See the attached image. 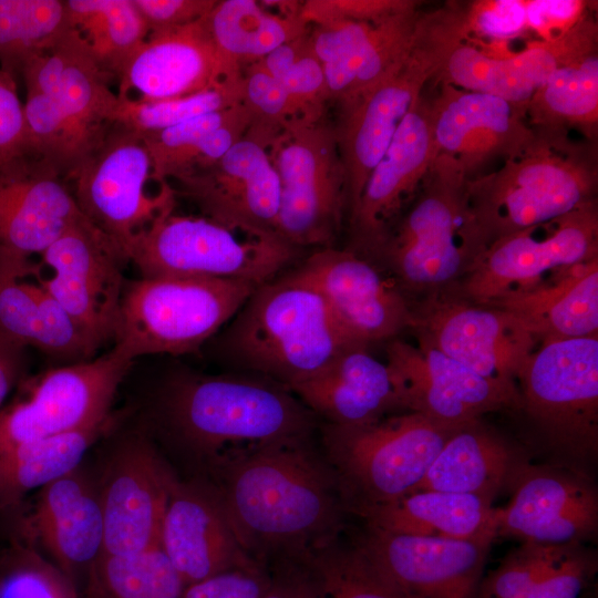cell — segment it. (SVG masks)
<instances>
[{
  "label": "cell",
  "instance_id": "obj_1",
  "mask_svg": "<svg viewBox=\"0 0 598 598\" xmlns=\"http://www.w3.org/2000/svg\"><path fill=\"white\" fill-rule=\"evenodd\" d=\"M221 468L217 489L228 518L258 563L300 561L338 539L347 509L333 470L309 439L250 448Z\"/></svg>",
  "mask_w": 598,
  "mask_h": 598
},
{
  "label": "cell",
  "instance_id": "obj_2",
  "mask_svg": "<svg viewBox=\"0 0 598 598\" xmlns=\"http://www.w3.org/2000/svg\"><path fill=\"white\" fill-rule=\"evenodd\" d=\"M156 414L192 452L228 458L270 443L309 439L317 422L292 392L271 381L189 370L166 378Z\"/></svg>",
  "mask_w": 598,
  "mask_h": 598
},
{
  "label": "cell",
  "instance_id": "obj_3",
  "mask_svg": "<svg viewBox=\"0 0 598 598\" xmlns=\"http://www.w3.org/2000/svg\"><path fill=\"white\" fill-rule=\"evenodd\" d=\"M468 179L457 161L440 154L371 259L409 298L454 289L489 245Z\"/></svg>",
  "mask_w": 598,
  "mask_h": 598
},
{
  "label": "cell",
  "instance_id": "obj_4",
  "mask_svg": "<svg viewBox=\"0 0 598 598\" xmlns=\"http://www.w3.org/2000/svg\"><path fill=\"white\" fill-rule=\"evenodd\" d=\"M230 362L286 389L353 346L321 296L291 271L259 285L216 339Z\"/></svg>",
  "mask_w": 598,
  "mask_h": 598
},
{
  "label": "cell",
  "instance_id": "obj_5",
  "mask_svg": "<svg viewBox=\"0 0 598 598\" xmlns=\"http://www.w3.org/2000/svg\"><path fill=\"white\" fill-rule=\"evenodd\" d=\"M534 130V142L522 153L467 182L470 204L489 244L595 202L592 142H575L568 132Z\"/></svg>",
  "mask_w": 598,
  "mask_h": 598
},
{
  "label": "cell",
  "instance_id": "obj_6",
  "mask_svg": "<svg viewBox=\"0 0 598 598\" xmlns=\"http://www.w3.org/2000/svg\"><path fill=\"white\" fill-rule=\"evenodd\" d=\"M458 426L414 412L362 425L326 424V455L346 509L361 515L411 494Z\"/></svg>",
  "mask_w": 598,
  "mask_h": 598
},
{
  "label": "cell",
  "instance_id": "obj_7",
  "mask_svg": "<svg viewBox=\"0 0 598 598\" xmlns=\"http://www.w3.org/2000/svg\"><path fill=\"white\" fill-rule=\"evenodd\" d=\"M258 286L205 277L126 281L113 349L131 361L195 352L235 317Z\"/></svg>",
  "mask_w": 598,
  "mask_h": 598
},
{
  "label": "cell",
  "instance_id": "obj_8",
  "mask_svg": "<svg viewBox=\"0 0 598 598\" xmlns=\"http://www.w3.org/2000/svg\"><path fill=\"white\" fill-rule=\"evenodd\" d=\"M461 39L453 3L422 13L414 45L405 60L340 111L334 130L346 172L349 214L425 84L436 78L447 50Z\"/></svg>",
  "mask_w": 598,
  "mask_h": 598
},
{
  "label": "cell",
  "instance_id": "obj_9",
  "mask_svg": "<svg viewBox=\"0 0 598 598\" xmlns=\"http://www.w3.org/2000/svg\"><path fill=\"white\" fill-rule=\"evenodd\" d=\"M520 409L558 464L579 468L598 455V336L540 343L524 363Z\"/></svg>",
  "mask_w": 598,
  "mask_h": 598
},
{
  "label": "cell",
  "instance_id": "obj_10",
  "mask_svg": "<svg viewBox=\"0 0 598 598\" xmlns=\"http://www.w3.org/2000/svg\"><path fill=\"white\" fill-rule=\"evenodd\" d=\"M299 249L278 237L233 231L203 216L166 213L125 247L144 278L205 277L261 285L278 276Z\"/></svg>",
  "mask_w": 598,
  "mask_h": 598
},
{
  "label": "cell",
  "instance_id": "obj_11",
  "mask_svg": "<svg viewBox=\"0 0 598 598\" xmlns=\"http://www.w3.org/2000/svg\"><path fill=\"white\" fill-rule=\"evenodd\" d=\"M269 156L280 183L278 237L298 249L332 247L348 209L334 127L295 121L274 140Z\"/></svg>",
  "mask_w": 598,
  "mask_h": 598
},
{
  "label": "cell",
  "instance_id": "obj_12",
  "mask_svg": "<svg viewBox=\"0 0 598 598\" xmlns=\"http://www.w3.org/2000/svg\"><path fill=\"white\" fill-rule=\"evenodd\" d=\"M598 257L596 200L564 216L493 240L454 289L472 302L537 287L560 272Z\"/></svg>",
  "mask_w": 598,
  "mask_h": 598
},
{
  "label": "cell",
  "instance_id": "obj_13",
  "mask_svg": "<svg viewBox=\"0 0 598 598\" xmlns=\"http://www.w3.org/2000/svg\"><path fill=\"white\" fill-rule=\"evenodd\" d=\"M152 161L142 136L114 123L99 146L68 179L80 212L97 229L126 245L159 216L173 212L171 183L146 193Z\"/></svg>",
  "mask_w": 598,
  "mask_h": 598
},
{
  "label": "cell",
  "instance_id": "obj_14",
  "mask_svg": "<svg viewBox=\"0 0 598 598\" xmlns=\"http://www.w3.org/2000/svg\"><path fill=\"white\" fill-rule=\"evenodd\" d=\"M411 309L410 328L419 342L485 379L517 388L537 340L515 316L472 302L455 289L412 300Z\"/></svg>",
  "mask_w": 598,
  "mask_h": 598
},
{
  "label": "cell",
  "instance_id": "obj_15",
  "mask_svg": "<svg viewBox=\"0 0 598 598\" xmlns=\"http://www.w3.org/2000/svg\"><path fill=\"white\" fill-rule=\"evenodd\" d=\"M132 363L112 348L99 358L45 371L24 399L0 410V453L109 422L114 395Z\"/></svg>",
  "mask_w": 598,
  "mask_h": 598
},
{
  "label": "cell",
  "instance_id": "obj_16",
  "mask_svg": "<svg viewBox=\"0 0 598 598\" xmlns=\"http://www.w3.org/2000/svg\"><path fill=\"white\" fill-rule=\"evenodd\" d=\"M41 255L53 274L38 282L97 349L114 340L130 262L124 249L82 217Z\"/></svg>",
  "mask_w": 598,
  "mask_h": 598
},
{
  "label": "cell",
  "instance_id": "obj_17",
  "mask_svg": "<svg viewBox=\"0 0 598 598\" xmlns=\"http://www.w3.org/2000/svg\"><path fill=\"white\" fill-rule=\"evenodd\" d=\"M291 272L323 299L354 343L394 338L410 328V299L380 266L351 249L319 248Z\"/></svg>",
  "mask_w": 598,
  "mask_h": 598
},
{
  "label": "cell",
  "instance_id": "obj_18",
  "mask_svg": "<svg viewBox=\"0 0 598 598\" xmlns=\"http://www.w3.org/2000/svg\"><path fill=\"white\" fill-rule=\"evenodd\" d=\"M494 540L412 536L365 525L354 545L402 598H476Z\"/></svg>",
  "mask_w": 598,
  "mask_h": 598
},
{
  "label": "cell",
  "instance_id": "obj_19",
  "mask_svg": "<svg viewBox=\"0 0 598 598\" xmlns=\"http://www.w3.org/2000/svg\"><path fill=\"white\" fill-rule=\"evenodd\" d=\"M174 182L176 196L203 217L247 236L278 237L279 177L269 145L257 136L246 132L209 167Z\"/></svg>",
  "mask_w": 598,
  "mask_h": 598
},
{
  "label": "cell",
  "instance_id": "obj_20",
  "mask_svg": "<svg viewBox=\"0 0 598 598\" xmlns=\"http://www.w3.org/2000/svg\"><path fill=\"white\" fill-rule=\"evenodd\" d=\"M385 352L400 410L461 425L520 409L517 388L485 379L426 343L392 340Z\"/></svg>",
  "mask_w": 598,
  "mask_h": 598
},
{
  "label": "cell",
  "instance_id": "obj_21",
  "mask_svg": "<svg viewBox=\"0 0 598 598\" xmlns=\"http://www.w3.org/2000/svg\"><path fill=\"white\" fill-rule=\"evenodd\" d=\"M497 507V537L540 544H585L598 530V492L584 470L527 462Z\"/></svg>",
  "mask_w": 598,
  "mask_h": 598
},
{
  "label": "cell",
  "instance_id": "obj_22",
  "mask_svg": "<svg viewBox=\"0 0 598 598\" xmlns=\"http://www.w3.org/2000/svg\"><path fill=\"white\" fill-rule=\"evenodd\" d=\"M417 6L375 22L311 25L310 38L322 65L329 100L340 111L395 71L409 55L422 17Z\"/></svg>",
  "mask_w": 598,
  "mask_h": 598
},
{
  "label": "cell",
  "instance_id": "obj_23",
  "mask_svg": "<svg viewBox=\"0 0 598 598\" xmlns=\"http://www.w3.org/2000/svg\"><path fill=\"white\" fill-rule=\"evenodd\" d=\"M440 155L433 134L432 103L423 94L399 126L371 172L350 213L354 249L372 259L400 216L415 197Z\"/></svg>",
  "mask_w": 598,
  "mask_h": 598
},
{
  "label": "cell",
  "instance_id": "obj_24",
  "mask_svg": "<svg viewBox=\"0 0 598 598\" xmlns=\"http://www.w3.org/2000/svg\"><path fill=\"white\" fill-rule=\"evenodd\" d=\"M175 481L146 439L125 440L112 455L100 492L104 518L101 555L128 556L159 546Z\"/></svg>",
  "mask_w": 598,
  "mask_h": 598
},
{
  "label": "cell",
  "instance_id": "obj_25",
  "mask_svg": "<svg viewBox=\"0 0 598 598\" xmlns=\"http://www.w3.org/2000/svg\"><path fill=\"white\" fill-rule=\"evenodd\" d=\"M597 40L598 28L591 16L560 39L537 40L519 51L492 53L458 40L447 50L436 78L527 106L554 71L597 51Z\"/></svg>",
  "mask_w": 598,
  "mask_h": 598
},
{
  "label": "cell",
  "instance_id": "obj_26",
  "mask_svg": "<svg viewBox=\"0 0 598 598\" xmlns=\"http://www.w3.org/2000/svg\"><path fill=\"white\" fill-rule=\"evenodd\" d=\"M431 103L439 153L457 161L470 178L493 159L518 155L536 137L523 104L443 82Z\"/></svg>",
  "mask_w": 598,
  "mask_h": 598
},
{
  "label": "cell",
  "instance_id": "obj_27",
  "mask_svg": "<svg viewBox=\"0 0 598 598\" xmlns=\"http://www.w3.org/2000/svg\"><path fill=\"white\" fill-rule=\"evenodd\" d=\"M159 546L184 586L214 575L262 565L241 546L217 488L174 482Z\"/></svg>",
  "mask_w": 598,
  "mask_h": 598
},
{
  "label": "cell",
  "instance_id": "obj_28",
  "mask_svg": "<svg viewBox=\"0 0 598 598\" xmlns=\"http://www.w3.org/2000/svg\"><path fill=\"white\" fill-rule=\"evenodd\" d=\"M243 75V68L217 49L204 18L150 33L118 78V97L165 100L193 94Z\"/></svg>",
  "mask_w": 598,
  "mask_h": 598
},
{
  "label": "cell",
  "instance_id": "obj_29",
  "mask_svg": "<svg viewBox=\"0 0 598 598\" xmlns=\"http://www.w3.org/2000/svg\"><path fill=\"white\" fill-rule=\"evenodd\" d=\"M64 181L39 161L0 173V247L25 258L42 254L84 217Z\"/></svg>",
  "mask_w": 598,
  "mask_h": 598
},
{
  "label": "cell",
  "instance_id": "obj_30",
  "mask_svg": "<svg viewBox=\"0 0 598 598\" xmlns=\"http://www.w3.org/2000/svg\"><path fill=\"white\" fill-rule=\"evenodd\" d=\"M32 270L28 258L0 247V337L70 363L92 359L97 348L66 310L39 282L17 280Z\"/></svg>",
  "mask_w": 598,
  "mask_h": 598
},
{
  "label": "cell",
  "instance_id": "obj_31",
  "mask_svg": "<svg viewBox=\"0 0 598 598\" xmlns=\"http://www.w3.org/2000/svg\"><path fill=\"white\" fill-rule=\"evenodd\" d=\"M327 424L353 426L399 409L391 370L367 346H353L315 377L289 389Z\"/></svg>",
  "mask_w": 598,
  "mask_h": 598
},
{
  "label": "cell",
  "instance_id": "obj_32",
  "mask_svg": "<svg viewBox=\"0 0 598 598\" xmlns=\"http://www.w3.org/2000/svg\"><path fill=\"white\" fill-rule=\"evenodd\" d=\"M527 462L524 451L477 419L450 435L412 493L470 494L493 504Z\"/></svg>",
  "mask_w": 598,
  "mask_h": 598
},
{
  "label": "cell",
  "instance_id": "obj_33",
  "mask_svg": "<svg viewBox=\"0 0 598 598\" xmlns=\"http://www.w3.org/2000/svg\"><path fill=\"white\" fill-rule=\"evenodd\" d=\"M78 468L41 488L33 517L42 544L69 578L92 566L104 543L100 493Z\"/></svg>",
  "mask_w": 598,
  "mask_h": 598
},
{
  "label": "cell",
  "instance_id": "obj_34",
  "mask_svg": "<svg viewBox=\"0 0 598 598\" xmlns=\"http://www.w3.org/2000/svg\"><path fill=\"white\" fill-rule=\"evenodd\" d=\"M487 306L515 316L540 343L598 336V257Z\"/></svg>",
  "mask_w": 598,
  "mask_h": 598
},
{
  "label": "cell",
  "instance_id": "obj_35",
  "mask_svg": "<svg viewBox=\"0 0 598 598\" xmlns=\"http://www.w3.org/2000/svg\"><path fill=\"white\" fill-rule=\"evenodd\" d=\"M365 525L395 534L497 538V507L470 494L421 491L363 512Z\"/></svg>",
  "mask_w": 598,
  "mask_h": 598
},
{
  "label": "cell",
  "instance_id": "obj_36",
  "mask_svg": "<svg viewBox=\"0 0 598 598\" xmlns=\"http://www.w3.org/2000/svg\"><path fill=\"white\" fill-rule=\"evenodd\" d=\"M249 124V114L239 103L141 135L152 161V181L162 185L209 167L246 134Z\"/></svg>",
  "mask_w": 598,
  "mask_h": 598
},
{
  "label": "cell",
  "instance_id": "obj_37",
  "mask_svg": "<svg viewBox=\"0 0 598 598\" xmlns=\"http://www.w3.org/2000/svg\"><path fill=\"white\" fill-rule=\"evenodd\" d=\"M204 21L221 54L243 69L311 28L300 14L272 12L256 0H217Z\"/></svg>",
  "mask_w": 598,
  "mask_h": 598
},
{
  "label": "cell",
  "instance_id": "obj_38",
  "mask_svg": "<svg viewBox=\"0 0 598 598\" xmlns=\"http://www.w3.org/2000/svg\"><path fill=\"white\" fill-rule=\"evenodd\" d=\"M526 117L533 128L579 130L592 142L598 125L597 51L554 71L528 101Z\"/></svg>",
  "mask_w": 598,
  "mask_h": 598
},
{
  "label": "cell",
  "instance_id": "obj_39",
  "mask_svg": "<svg viewBox=\"0 0 598 598\" xmlns=\"http://www.w3.org/2000/svg\"><path fill=\"white\" fill-rule=\"evenodd\" d=\"M107 422L38 441L0 453V511L25 494L79 467L84 454Z\"/></svg>",
  "mask_w": 598,
  "mask_h": 598
},
{
  "label": "cell",
  "instance_id": "obj_40",
  "mask_svg": "<svg viewBox=\"0 0 598 598\" xmlns=\"http://www.w3.org/2000/svg\"><path fill=\"white\" fill-rule=\"evenodd\" d=\"M69 22L100 70L118 80L150 30L133 0H68Z\"/></svg>",
  "mask_w": 598,
  "mask_h": 598
},
{
  "label": "cell",
  "instance_id": "obj_41",
  "mask_svg": "<svg viewBox=\"0 0 598 598\" xmlns=\"http://www.w3.org/2000/svg\"><path fill=\"white\" fill-rule=\"evenodd\" d=\"M184 588L161 546L128 556L101 555L91 566V598H182Z\"/></svg>",
  "mask_w": 598,
  "mask_h": 598
},
{
  "label": "cell",
  "instance_id": "obj_42",
  "mask_svg": "<svg viewBox=\"0 0 598 598\" xmlns=\"http://www.w3.org/2000/svg\"><path fill=\"white\" fill-rule=\"evenodd\" d=\"M70 28L65 1L0 0L1 69L16 76L31 55Z\"/></svg>",
  "mask_w": 598,
  "mask_h": 598
},
{
  "label": "cell",
  "instance_id": "obj_43",
  "mask_svg": "<svg viewBox=\"0 0 598 598\" xmlns=\"http://www.w3.org/2000/svg\"><path fill=\"white\" fill-rule=\"evenodd\" d=\"M243 75L203 91L165 100L118 97L114 123L140 135L156 133L194 117L241 103Z\"/></svg>",
  "mask_w": 598,
  "mask_h": 598
},
{
  "label": "cell",
  "instance_id": "obj_44",
  "mask_svg": "<svg viewBox=\"0 0 598 598\" xmlns=\"http://www.w3.org/2000/svg\"><path fill=\"white\" fill-rule=\"evenodd\" d=\"M301 563L316 575L326 598H402L354 544L346 547L333 540Z\"/></svg>",
  "mask_w": 598,
  "mask_h": 598
},
{
  "label": "cell",
  "instance_id": "obj_45",
  "mask_svg": "<svg viewBox=\"0 0 598 598\" xmlns=\"http://www.w3.org/2000/svg\"><path fill=\"white\" fill-rule=\"evenodd\" d=\"M313 118L321 120L329 102L322 65L317 58L310 30L283 43L257 61Z\"/></svg>",
  "mask_w": 598,
  "mask_h": 598
},
{
  "label": "cell",
  "instance_id": "obj_46",
  "mask_svg": "<svg viewBox=\"0 0 598 598\" xmlns=\"http://www.w3.org/2000/svg\"><path fill=\"white\" fill-rule=\"evenodd\" d=\"M241 104L250 118L247 132L269 146L292 122L319 121L311 117L259 62L243 69Z\"/></svg>",
  "mask_w": 598,
  "mask_h": 598
},
{
  "label": "cell",
  "instance_id": "obj_47",
  "mask_svg": "<svg viewBox=\"0 0 598 598\" xmlns=\"http://www.w3.org/2000/svg\"><path fill=\"white\" fill-rule=\"evenodd\" d=\"M578 543L523 542L499 565L483 576L476 598H517L559 564Z\"/></svg>",
  "mask_w": 598,
  "mask_h": 598
},
{
  "label": "cell",
  "instance_id": "obj_48",
  "mask_svg": "<svg viewBox=\"0 0 598 598\" xmlns=\"http://www.w3.org/2000/svg\"><path fill=\"white\" fill-rule=\"evenodd\" d=\"M463 41L485 51L498 52L512 40L523 37L526 0H476L458 3Z\"/></svg>",
  "mask_w": 598,
  "mask_h": 598
},
{
  "label": "cell",
  "instance_id": "obj_49",
  "mask_svg": "<svg viewBox=\"0 0 598 598\" xmlns=\"http://www.w3.org/2000/svg\"><path fill=\"white\" fill-rule=\"evenodd\" d=\"M0 598H78L70 578L37 555L22 553L0 565Z\"/></svg>",
  "mask_w": 598,
  "mask_h": 598
},
{
  "label": "cell",
  "instance_id": "obj_50",
  "mask_svg": "<svg viewBox=\"0 0 598 598\" xmlns=\"http://www.w3.org/2000/svg\"><path fill=\"white\" fill-rule=\"evenodd\" d=\"M597 569V553L585 544H576L559 564L517 598H584Z\"/></svg>",
  "mask_w": 598,
  "mask_h": 598
},
{
  "label": "cell",
  "instance_id": "obj_51",
  "mask_svg": "<svg viewBox=\"0 0 598 598\" xmlns=\"http://www.w3.org/2000/svg\"><path fill=\"white\" fill-rule=\"evenodd\" d=\"M34 161L14 76L0 68V173Z\"/></svg>",
  "mask_w": 598,
  "mask_h": 598
},
{
  "label": "cell",
  "instance_id": "obj_52",
  "mask_svg": "<svg viewBox=\"0 0 598 598\" xmlns=\"http://www.w3.org/2000/svg\"><path fill=\"white\" fill-rule=\"evenodd\" d=\"M417 3L412 0H308L301 1L300 16L309 25L334 21L375 22Z\"/></svg>",
  "mask_w": 598,
  "mask_h": 598
},
{
  "label": "cell",
  "instance_id": "obj_53",
  "mask_svg": "<svg viewBox=\"0 0 598 598\" xmlns=\"http://www.w3.org/2000/svg\"><path fill=\"white\" fill-rule=\"evenodd\" d=\"M270 581L264 565L235 568L186 586L182 598H261Z\"/></svg>",
  "mask_w": 598,
  "mask_h": 598
},
{
  "label": "cell",
  "instance_id": "obj_54",
  "mask_svg": "<svg viewBox=\"0 0 598 598\" xmlns=\"http://www.w3.org/2000/svg\"><path fill=\"white\" fill-rule=\"evenodd\" d=\"M584 0H526L527 30L539 41H554L574 30L590 16Z\"/></svg>",
  "mask_w": 598,
  "mask_h": 598
},
{
  "label": "cell",
  "instance_id": "obj_55",
  "mask_svg": "<svg viewBox=\"0 0 598 598\" xmlns=\"http://www.w3.org/2000/svg\"><path fill=\"white\" fill-rule=\"evenodd\" d=\"M217 0H133L150 33L190 24L204 18Z\"/></svg>",
  "mask_w": 598,
  "mask_h": 598
},
{
  "label": "cell",
  "instance_id": "obj_56",
  "mask_svg": "<svg viewBox=\"0 0 598 598\" xmlns=\"http://www.w3.org/2000/svg\"><path fill=\"white\" fill-rule=\"evenodd\" d=\"M261 598H326L322 586L307 565L300 561H279L271 581Z\"/></svg>",
  "mask_w": 598,
  "mask_h": 598
},
{
  "label": "cell",
  "instance_id": "obj_57",
  "mask_svg": "<svg viewBox=\"0 0 598 598\" xmlns=\"http://www.w3.org/2000/svg\"><path fill=\"white\" fill-rule=\"evenodd\" d=\"M22 349L0 337V410L20 374Z\"/></svg>",
  "mask_w": 598,
  "mask_h": 598
},
{
  "label": "cell",
  "instance_id": "obj_58",
  "mask_svg": "<svg viewBox=\"0 0 598 598\" xmlns=\"http://www.w3.org/2000/svg\"><path fill=\"white\" fill-rule=\"evenodd\" d=\"M584 598H591V597H584Z\"/></svg>",
  "mask_w": 598,
  "mask_h": 598
}]
</instances>
